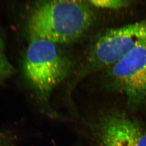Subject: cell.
Here are the masks:
<instances>
[{"label": "cell", "instance_id": "obj_1", "mask_svg": "<svg viewBox=\"0 0 146 146\" xmlns=\"http://www.w3.org/2000/svg\"><path fill=\"white\" fill-rule=\"evenodd\" d=\"M92 5L83 1H48L38 3L28 21L30 37L57 45L77 41L94 21Z\"/></svg>", "mask_w": 146, "mask_h": 146}, {"label": "cell", "instance_id": "obj_2", "mask_svg": "<svg viewBox=\"0 0 146 146\" xmlns=\"http://www.w3.org/2000/svg\"><path fill=\"white\" fill-rule=\"evenodd\" d=\"M30 38L23 72L37 99L47 106L54 89L71 73L73 64L57 44L39 38Z\"/></svg>", "mask_w": 146, "mask_h": 146}, {"label": "cell", "instance_id": "obj_3", "mask_svg": "<svg viewBox=\"0 0 146 146\" xmlns=\"http://www.w3.org/2000/svg\"><path fill=\"white\" fill-rule=\"evenodd\" d=\"M144 44H146V19L106 31L90 49L78 78L108 69Z\"/></svg>", "mask_w": 146, "mask_h": 146}, {"label": "cell", "instance_id": "obj_4", "mask_svg": "<svg viewBox=\"0 0 146 146\" xmlns=\"http://www.w3.org/2000/svg\"><path fill=\"white\" fill-rule=\"evenodd\" d=\"M111 84L134 107L146 104V44L136 47L108 69Z\"/></svg>", "mask_w": 146, "mask_h": 146}, {"label": "cell", "instance_id": "obj_5", "mask_svg": "<svg viewBox=\"0 0 146 146\" xmlns=\"http://www.w3.org/2000/svg\"><path fill=\"white\" fill-rule=\"evenodd\" d=\"M101 146H146V129L125 115L114 114L102 121Z\"/></svg>", "mask_w": 146, "mask_h": 146}, {"label": "cell", "instance_id": "obj_6", "mask_svg": "<svg viewBox=\"0 0 146 146\" xmlns=\"http://www.w3.org/2000/svg\"><path fill=\"white\" fill-rule=\"evenodd\" d=\"M89 4L96 8L108 10H118L131 5V1L125 0L89 1Z\"/></svg>", "mask_w": 146, "mask_h": 146}, {"label": "cell", "instance_id": "obj_7", "mask_svg": "<svg viewBox=\"0 0 146 146\" xmlns=\"http://www.w3.org/2000/svg\"><path fill=\"white\" fill-rule=\"evenodd\" d=\"M14 72V67L5 55L0 38V83L9 78Z\"/></svg>", "mask_w": 146, "mask_h": 146}, {"label": "cell", "instance_id": "obj_8", "mask_svg": "<svg viewBox=\"0 0 146 146\" xmlns=\"http://www.w3.org/2000/svg\"><path fill=\"white\" fill-rule=\"evenodd\" d=\"M0 146H6L5 141L1 137H0Z\"/></svg>", "mask_w": 146, "mask_h": 146}]
</instances>
